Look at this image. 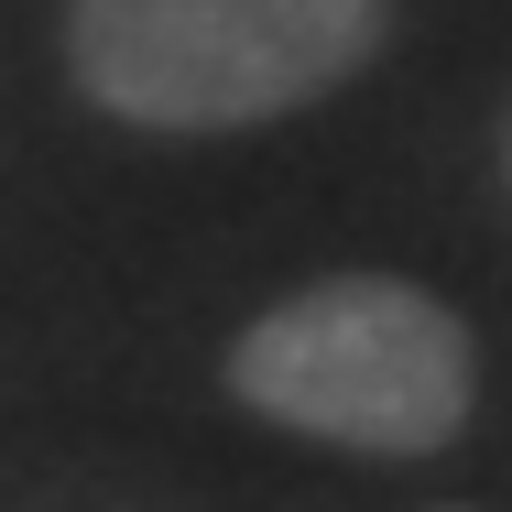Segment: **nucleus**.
Returning a JSON list of instances; mask_svg holds the SVG:
<instances>
[{
    "mask_svg": "<svg viewBox=\"0 0 512 512\" xmlns=\"http://www.w3.org/2000/svg\"><path fill=\"white\" fill-rule=\"evenodd\" d=\"M393 0H66V77L131 131H251L349 88Z\"/></svg>",
    "mask_w": 512,
    "mask_h": 512,
    "instance_id": "obj_1",
    "label": "nucleus"
},
{
    "mask_svg": "<svg viewBox=\"0 0 512 512\" xmlns=\"http://www.w3.org/2000/svg\"><path fill=\"white\" fill-rule=\"evenodd\" d=\"M469 382V327L393 273H327L229 338L240 404L360 458H436L469 425Z\"/></svg>",
    "mask_w": 512,
    "mask_h": 512,
    "instance_id": "obj_2",
    "label": "nucleus"
}]
</instances>
